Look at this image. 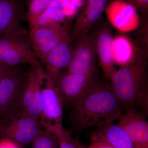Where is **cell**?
Listing matches in <instances>:
<instances>
[{
    "mask_svg": "<svg viewBox=\"0 0 148 148\" xmlns=\"http://www.w3.org/2000/svg\"><path fill=\"white\" fill-rule=\"evenodd\" d=\"M83 0H70L69 4L63 9L66 16H71L76 13L77 9L83 3Z\"/></svg>",
    "mask_w": 148,
    "mask_h": 148,
    "instance_id": "23",
    "label": "cell"
},
{
    "mask_svg": "<svg viewBox=\"0 0 148 148\" xmlns=\"http://www.w3.org/2000/svg\"><path fill=\"white\" fill-rule=\"evenodd\" d=\"M41 92L43 106L41 123H62L64 101L55 84L47 74Z\"/></svg>",
    "mask_w": 148,
    "mask_h": 148,
    "instance_id": "11",
    "label": "cell"
},
{
    "mask_svg": "<svg viewBox=\"0 0 148 148\" xmlns=\"http://www.w3.org/2000/svg\"><path fill=\"white\" fill-rule=\"evenodd\" d=\"M28 32L31 47L38 59L42 63L50 51L71 38L68 30L59 24L44 27L29 25Z\"/></svg>",
    "mask_w": 148,
    "mask_h": 148,
    "instance_id": "5",
    "label": "cell"
},
{
    "mask_svg": "<svg viewBox=\"0 0 148 148\" xmlns=\"http://www.w3.org/2000/svg\"><path fill=\"white\" fill-rule=\"evenodd\" d=\"M73 51L70 38L54 48L46 57L43 63L45 66V72L53 83L61 74V70L69 66Z\"/></svg>",
    "mask_w": 148,
    "mask_h": 148,
    "instance_id": "14",
    "label": "cell"
},
{
    "mask_svg": "<svg viewBox=\"0 0 148 148\" xmlns=\"http://www.w3.org/2000/svg\"><path fill=\"white\" fill-rule=\"evenodd\" d=\"M73 140L77 148H85V146L83 145L82 143H81L78 140H77V139L73 138Z\"/></svg>",
    "mask_w": 148,
    "mask_h": 148,
    "instance_id": "29",
    "label": "cell"
},
{
    "mask_svg": "<svg viewBox=\"0 0 148 148\" xmlns=\"http://www.w3.org/2000/svg\"><path fill=\"white\" fill-rule=\"evenodd\" d=\"M44 129L53 133L58 143V148H77L71 132L64 129L62 123H41Z\"/></svg>",
    "mask_w": 148,
    "mask_h": 148,
    "instance_id": "19",
    "label": "cell"
},
{
    "mask_svg": "<svg viewBox=\"0 0 148 148\" xmlns=\"http://www.w3.org/2000/svg\"><path fill=\"white\" fill-rule=\"evenodd\" d=\"M111 49L115 64L121 66L131 61L137 52L130 39L121 35L113 38Z\"/></svg>",
    "mask_w": 148,
    "mask_h": 148,
    "instance_id": "18",
    "label": "cell"
},
{
    "mask_svg": "<svg viewBox=\"0 0 148 148\" xmlns=\"http://www.w3.org/2000/svg\"><path fill=\"white\" fill-rule=\"evenodd\" d=\"M90 138L107 142L115 148H135L124 130L114 122L97 127L90 135Z\"/></svg>",
    "mask_w": 148,
    "mask_h": 148,
    "instance_id": "16",
    "label": "cell"
},
{
    "mask_svg": "<svg viewBox=\"0 0 148 148\" xmlns=\"http://www.w3.org/2000/svg\"><path fill=\"white\" fill-rule=\"evenodd\" d=\"M105 10L110 23L121 32H131L139 26L137 9L130 3L123 0H112L108 4Z\"/></svg>",
    "mask_w": 148,
    "mask_h": 148,
    "instance_id": "9",
    "label": "cell"
},
{
    "mask_svg": "<svg viewBox=\"0 0 148 148\" xmlns=\"http://www.w3.org/2000/svg\"><path fill=\"white\" fill-rule=\"evenodd\" d=\"M85 148H115L110 144L98 140H91L90 145L88 147H85Z\"/></svg>",
    "mask_w": 148,
    "mask_h": 148,
    "instance_id": "25",
    "label": "cell"
},
{
    "mask_svg": "<svg viewBox=\"0 0 148 148\" xmlns=\"http://www.w3.org/2000/svg\"><path fill=\"white\" fill-rule=\"evenodd\" d=\"M97 82L95 73L83 75L68 72L60 74L53 83L63 101L74 103Z\"/></svg>",
    "mask_w": 148,
    "mask_h": 148,
    "instance_id": "8",
    "label": "cell"
},
{
    "mask_svg": "<svg viewBox=\"0 0 148 148\" xmlns=\"http://www.w3.org/2000/svg\"><path fill=\"white\" fill-rule=\"evenodd\" d=\"M124 1H125L127 2L130 3H132V0H123Z\"/></svg>",
    "mask_w": 148,
    "mask_h": 148,
    "instance_id": "30",
    "label": "cell"
},
{
    "mask_svg": "<svg viewBox=\"0 0 148 148\" xmlns=\"http://www.w3.org/2000/svg\"><path fill=\"white\" fill-rule=\"evenodd\" d=\"M40 119L30 116H18L9 121L1 133L24 148L32 145L43 131Z\"/></svg>",
    "mask_w": 148,
    "mask_h": 148,
    "instance_id": "6",
    "label": "cell"
},
{
    "mask_svg": "<svg viewBox=\"0 0 148 148\" xmlns=\"http://www.w3.org/2000/svg\"><path fill=\"white\" fill-rule=\"evenodd\" d=\"M23 64L40 65L28 36L0 37V66L13 68Z\"/></svg>",
    "mask_w": 148,
    "mask_h": 148,
    "instance_id": "4",
    "label": "cell"
},
{
    "mask_svg": "<svg viewBox=\"0 0 148 148\" xmlns=\"http://www.w3.org/2000/svg\"><path fill=\"white\" fill-rule=\"evenodd\" d=\"M74 104L72 117L79 130L114 122L123 114L121 103L111 85L98 82Z\"/></svg>",
    "mask_w": 148,
    "mask_h": 148,
    "instance_id": "1",
    "label": "cell"
},
{
    "mask_svg": "<svg viewBox=\"0 0 148 148\" xmlns=\"http://www.w3.org/2000/svg\"><path fill=\"white\" fill-rule=\"evenodd\" d=\"M131 4L139 10L145 11L148 9V0H132Z\"/></svg>",
    "mask_w": 148,
    "mask_h": 148,
    "instance_id": "26",
    "label": "cell"
},
{
    "mask_svg": "<svg viewBox=\"0 0 148 148\" xmlns=\"http://www.w3.org/2000/svg\"><path fill=\"white\" fill-rule=\"evenodd\" d=\"M51 0H32L29 4L27 18L29 25L34 24L41 14L48 7Z\"/></svg>",
    "mask_w": 148,
    "mask_h": 148,
    "instance_id": "21",
    "label": "cell"
},
{
    "mask_svg": "<svg viewBox=\"0 0 148 148\" xmlns=\"http://www.w3.org/2000/svg\"><path fill=\"white\" fill-rule=\"evenodd\" d=\"M77 41L71 59L67 68L68 72L83 75L95 73L97 52L94 37L88 34Z\"/></svg>",
    "mask_w": 148,
    "mask_h": 148,
    "instance_id": "7",
    "label": "cell"
},
{
    "mask_svg": "<svg viewBox=\"0 0 148 148\" xmlns=\"http://www.w3.org/2000/svg\"><path fill=\"white\" fill-rule=\"evenodd\" d=\"M118 121L117 124L124 130L135 148H148V122L143 113L129 109Z\"/></svg>",
    "mask_w": 148,
    "mask_h": 148,
    "instance_id": "10",
    "label": "cell"
},
{
    "mask_svg": "<svg viewBox=\"0 0 148 148\" xmlns=\"http://www.w3.org/2000/svg\"><path fill=\"white\" fill-rule=\"evenodd\" d=\"M20 14V6L15 0H0V37L28 36Z\"/></svg>",
    "mask_w": 148,
    "mask_h": 148,
    "instance_id": "12",
    "label": "cell"
},
{
    "mask_svg": "<svg viewBox=\"0 0 148 148\" xmlns=\"http://www.w3.org/2000/svg\"><path fill=\"white\" fill-rule=\"evenodd\" d=\"M6 124V123L5 120L2 113L0 109V135Z\"/></svg>",
    "mask_w": 148,
    "mask_h": 148,
    "instance_id": "28",
    "label": "cell"
},
{
    "mask_svg": "<svg viewBox=\"0 0 148 148\" xmlns=\"http://www.w3.org/2000/svg\"><path fill=\"white\" fill-rule=\"evenodd\" d=\"M25 75L17 66L12 69L0 81V109L6 124L19 112Z\"/></svg>",
    "mask_w": 148,
    "mask_h": 148,
    "instance_id": "3",
    "label": "cell"
},
{
    "mask_svg": "<svg viewBox=\"0 0 148 148\" xmlns=\"http://www.w3.org/2000/svg\"><path fill=\"white\" fill-rule=\"evenodd\" d=\"M13 68H8L0 66V81L3 77Z\"/></svg>",
    "mask_w": 148,
    "mask_h": 148,
    "instance_id": "27",
    "label": "cell"
},
{
    "mask_svg": "<svg viewBox=\"0 0 148 148\" xmlns=\"http://www.w3.org/2000/svg\"><path fill=\"white\" fill-rule=\"evenodd\" d=\"M109 0H86L83 8L77 18L73 37L76 39L89 34L90 28L98 21Z\"/></svg>",
    "mask_w": 148,
    "mask_h": 148,
    "instance_id": "13",
    "label": "cell"
},
{
    "mask_svg": "<svg viewBox=\"0 0 148 148\" xmlns=\"http://www.w3.org/2000/svg\"><path fill=\"white\" fill-rule=\"evenodd\" d=\"M46 77L45 71L40 64L36 66H31L25 75L19 112L27 108L31 103L38 88L43 83Z\"/></svg>",
    "mask_w": 148,
    "mask_h": 148,
    "instance_id": "17",
    "label": "cell"
},
{
    "mask_svg": "<svg viewBox=\"0 0 148 148\" xmlns=\"http://www.w3.org/2000/svg\"><path fill=\"white\" fill-rule=\"evenodd\" d=\"M0 148H24L13 140L3 135L0 136Z\"/></svg>",
    "mask_w": 148,
    "mask_h": 148,
    "instance_id": "24",
    "label": "cell"
},
{
    "mask_svg": "<svg viewBox=\"0 0 148 148\" xmlns=\"http://www.w3.org/2000/svg\"><path fill=\"white\" fill-rule=\"evenodd\" d=\"M66 15L63 9L48 8L39 16L33 25L40 27L47 26L51 24H59L64 21Z\"/></svg>",
    "mask_w": 148,
    "mask_h": 148,
    "instance_id": "20",
    "label": "cell"
},
{
    "mask_svg": "<svg viewBox=\"0 0 148 148\" xmlns=\"http://www.w3.org/2000/svg\"><path fill=\"white\" fill-rule=\"evenodd\" d=\"M32 145V148H58L55 135L44 129Z\"/></svg>",
    "mask_w": 148,
    "mask_h": 148,
    "instance_id": "22",
    "label": "cell"
},
{
    "mask_svg": "<svg viewBox=\"0 0 148 148\" xmlns=\"http://www.w3.org/2000/svg\"><path fill=\"white\" fill-rule=\"evenodd\" d=\"M93 36L100 66L104 76L110 79L116 71L111 49L113 38L110 29L102 27Z\"/></svg>",
    "mask_w": 148,
    "mask_h": 148,
    "instance_id": "15",
    "label": "cell"
},
{
    "mask_svg": "<svg viewBox=\"0 0 148 148\" xmlns=\"http://www.w3.org/2000/svg\"><path fill=\"white\" fill-rule=\"evenodd\" d=\"M144 53L138 51L127 64L116 70L110 85L117 97L126 110L137 107L148 109V88L146 82L147 65Z\"/></svg>",
    "mask_w": 148,
    "mask_h": 148,
    "instance_id": "2",
    "label": "cell"
}]
</instances>
